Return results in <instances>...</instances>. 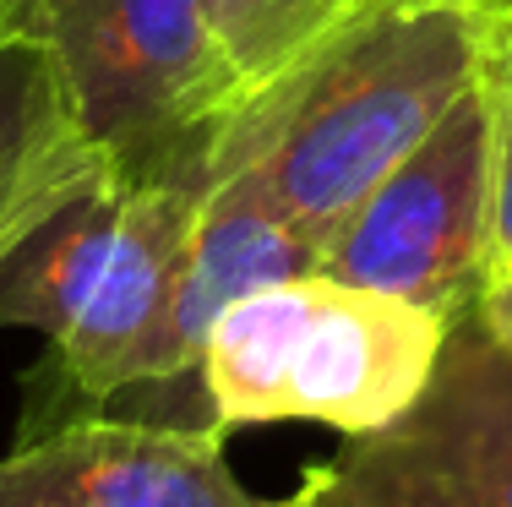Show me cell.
Instances as JSON below:
<instances>
[{
  "label": "cell",
  "mask_w": 512,
  "mask_h": 507,
  "mask_svg": "<svg viewBox=\"0 0 512 507\" xmlns=\"http://www.w3.org/2000/svg\"><path fill=\"white\" fill-rule=\"evenodd\" d=\"M474 82V0H365L306 66L229 120L213 186L246 175L322 246Z\"/></svg>",
  "instance_id": "cell-1"
},
{
  "label": "cell",
  "mask_w": 512,
  "mask_h": 507,
  "mask_svg": "<svg viewBox=\"0 0 512 507\" xmlns=\"http://www.w3.org/2000/svg\"><path fill=\"white\" fill-rule=\"evenodd\" d=\"M207 180H99L44 219L0 268V328H33L50 355L28 371L17 442L99 415L131 388L164 295L197 235Z\"/></svg>",
  "instance_id": "cell-2"
},
{
  "label": "cell",
  "mask_w": 512,
  "mask_h": 507,
  "mask_svg": "<svg viewBox=\"0 0 512 507\" xmlns=\"http://www.w3.org/2000/svg\"><path fill=\"white\" fill-rule=\"evenodd\" d=\"M447 322L414 300L327 273L262 284L213 322L197 360L218 431L316 420L344 437L393 426L425 393Z\"/></svg>",
  "instance_id": "cell-3"
},
{
  "label": "cell",
  "mask_w": 512,
  "mask_h": 507,
  "mask_svg": "<svg viewBox=\"0 0 512 507\" xmlns=\"http://www.w3.org/2000/svg\"><path fill=\"white\" fill-rule=\"evenodd\" d=\"M6 28L50 50L82 131L120 180L191 175L213 159L246 88L229 71L207 0H17Z\"/></svg>",
  "instance_id": "cell-4"
},
{
  "label": "cell",
  "mask_w": 512,
  "mask_h": 507,
  "mask_svg": "<svg viewBox=\"0 0 512 507\" xmlns=\"http://www.w3.org/2000/svg\"><path fill=\"white\" fill-rule=\"evenodd\" d=\"M322 273L414 300L447 328L491 284V99L485 77L322 240Z\"/></svg>",
  "instance_id": "cell-5"
},
{
  "label": "cell",
  "mask_w": 512,
  "mask_h": 507,
  "mask_svg": "<svg viewBox=\"0 0 512 507\" xmlns=\"http://www.w3.org/2000/svg\"><path fill=\"white\" fill-rule=\"evenodd\" d=\"M284 507H512V349L463 317L425 393L349 437Z\"/></svg>",
  "instance_id": "cell-6"
},
{
  "label": "cell",
  "mask_w": 512,
  "mask_h": 507,
  "mask_svg": "<svg viewBox=\"0 0 512 507\" xmlns=\"http://www.w3.org/2000/svg\"><path fill=\"white\" fill-rule=\"evenodd\" d=\"M0 507H284L240 486L224 431L153 415H77L0 458Z\"/></svg>",
  "instance_id": "cell-7"
},
{
  "label": "cell",
  "mask_w": 512,
  "mask_h": 507,
  "mask_svg": "<svg viewBox=\"0 0 512 507\" xmlns=\"http://www.w3.org/2000/svg\"><path fill=\"white\" fill-rule=\"evenodd\" d=\"M300 273H322V246L295 219H284L246 175L218 180L202 202L197 235L180 257V273L164 295V311H158L148 344H142L126 393H148V388L197 377L213 322L240 295L278 279H300Z\"/></svg>",
  "instance_id": "cell-8"
},
{
  "label": "cell",
  "mask_w": 512,
  "mask_h": 507,
  "mask_svg": "<svg viewBox=\"0 0 512 507\" xmlns=\"http://www.w3.org/2000/svg\"><path fill=\"white\" fill-rule=\"evenodd\" d=\"M120 169L82 131L50 50L0 28V268L44 219Z\"/></svg>",
  "instance_id": "cell-9"
},
{
  "label": "cell",
  "mask_w": 512,
  "mask_h": 507,
  "mask_svg": "<svg viewBox=\"0 0 512 507\" xmlns=\"http://www.w3.org/2000/svg\"><path fill=\"white\" fill-rule=\"evenodd\" d=\"M360 6L365 0H207V17L251 104L306 66Z\"/></svg>",
  "instance_id": "cell-10"
},
{
  "label": "cell",
  "mask_w": 512,
  "mask_h": 507,
  "mask_svg": "<svg viewBox=\"0 0 512 507\" xmlns=\"http://www.w3.org/2000/svg\"><path fill=\"white\" fill-rule=\"evenodd\" d=\"M480 77L491 99V279H512V17L480 6Z\"/></svg>",
  "instance_id": "cell-11"
},
{
  "label": "cell",
  "mask_w": 512,
  "mask_h": 507,
  "mask_svg": "<svg viewBox=\"0 0 512 507\" xmlns=\"http://www.w3.org/2000/svg\"><path fill=\"white\" fill-rule=\"evenodd\" d=\"M474 317H480L485 333H496L502 344L512 349V279H491L480 295V306H474Z\"/></svg>",
  "instance_id": "cell-12"
},
{
  "label": "cell",
  "mask_w": 512,
  "mask_h": 507,
  "mask_svg": "<svg viewBox=\"0 0 512 507\" xmlns=\"http://www.w3.org/2000/svg\"><path fill=\"white\" fill-rule=\"evenodd\" d=\"M474 6H491V11H507L512 17V0H474Z\"/></svg>",
  "instance_id": "cell-13"
},
{
  "label": "cell",
  "mask_w": 512,
  "mask_h": 507,
  "mask_svg": "<svg viewBox=\"0 0 512 507\" xmlns=\"http://www.w3.org/2000/svg\"><path fill=\"white\" fill-rule=\"evenodd\" d=\"M11 11H17V0H0V28L11 22Z\"/></svg>",
  "instance_id": "cell-14"
}]
</instances>
